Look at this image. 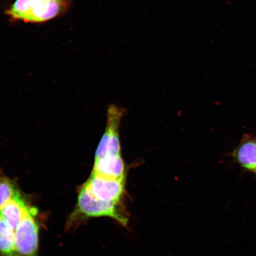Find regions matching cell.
Instances as JSON below:
<instances>
[{
  "instance_id": "6da1fadb",
  "label": "cell",
  "mask_w": 256,
  "mask_h": 256,
  "mask_svg": "<svg viewBox=\"0 0 256 256\" xmlns=\"http://www.w3.org/2000/svg\"><path fill=\"white\" fill-rule=\"evenodd\" d=\"M99 217L110 218L126 228L129 224V216L124 204L108 202L98 200L84 184L79 190L78 203L70 216L69 223L72 225L79 220Z\"/></svg>"
},
{
  "instance_id": "7a4b0ae2",
  "label": "cell",
  "mask_w": 256,
  "mask_h": 256,
  "mask_svg": "<svg viewBox=\"0 0 256 256\" xmlns=\"http://www.w3.org/2000/svg\"><path fill=\"white\" fill-rule=\"evenodd\" d=\"M68 0H16L6 14L14 20L41 24L66 14Z\"/></svg>"
},
{
  "instance_id": "3957f363",
  "label": "cell",
  "mask_w": 256,
  "mask_h": 256,
  "mask_svg": "<svg viewBox=\"0 0 256 256\" xmlns=\"http://www.w3.org/2000/svg\"><path fill=\"white\" fill-rule=\"evenodd\" d=\"M38 210L31 212L15 230V242L18 256H38L39 225L36 219Z\"/></svg>"
},
{
  "instance_id": "277c9868",
  "label": "cell",
  "mask_w": 256,
  "mask_h": 256,
  "mask_svg": "<svg viewBox=\"0 0 256 256\" xmlns=\"http://www.w3.org/2000/svg\"><path fill=\"white\" fill-rule=\"evenodd\" d=\"M98 199L114 204H124L126 180L110 178L92 174L85 183Z\"/></svg>"
},
{
  "instance_id": "5b68a950",
  "label": "cell",
  "mask_w": 256,
  "mask_h": 256,
  "mask_svg": "<svg viewBox=\"0 0 256 256\" xmlns=\"http://www.w3.org/2000/svg\"><path fill=\"white\" fill-rule=\"evenodd\" d=\"M123 112L115 106L108 112L106 129L96 151L95 159L108 155L120 154V126Z\"/></svg>"
},
{
  "instance_id": "8992f818",
  "label": "cell",
  "mask_w": 256,
  "mask_h": 256,
  "mask_svg": "<svg viewBox=\"0 0 256 256\" xmlns=\"http://www.w3.org/2000/svg\"><path fill=\"white\" fill-rule=\"evenodd\" d=\"M92 174L126 180V164L120 154L108 155L95 159Z\"/></svg>"
},
{
  "instance_id": "52a82bcc",
  "label": "cell",
  "mask_w": 256,
  "mask_h": 256,
  "mask_svg": "<svg viewBox=\"0 0 256 256\" xmlns=\"http://www.w3.org/2000/svg\"><path fill=\"white\" fill-rule=\"evenodd\" d=\"M33 208L26 202L20 193L2 207L0 210V216L15 231Z\"/></svg>"
},
{
  "instance_id": "ba28073f",
  "label": "cell",
  "mask_w": 256,
  "mask_h": 256,
  "mask_svg": "<svg viewBox=\"0 0 256 256\" xmlns=\"http://www.w3.org/2000/svg\"><path fill=\"white\" fill-rule=\"evenodd\" d=\"M233 156L242 168L256 174V136H243Z\"/></svg>"
},
{
  "instance_id": "9c48e42d",
  "label": "cell",
  "mask_w": 256,
  "mask_h": 256,
  "mask_svg": "<svg viewBox=\"0 0 256 256\" xmlns=\"http://www.w3.org/2000/svg\"><path fill=\"white\" fill-rule=\"evenodd\" d=\"M14 232L0 216V256H18Z\"/></svg>"
},
{
  "instance_id": "30bf717a",
  "label": "cell",
  "mask_w": 256,
  "mask_h": 256,
  "mask_svg": "<svg viewBox=\"0 0 256 256\" xmlns=\"http://www.w3.org/2000/svg\"><path fill=\"white\" fill-rule=\"evenodd\" d=\"M19 194L20 191L14 182L5 176L0 168V210Z\"/></svg>"
}]
</instances>
